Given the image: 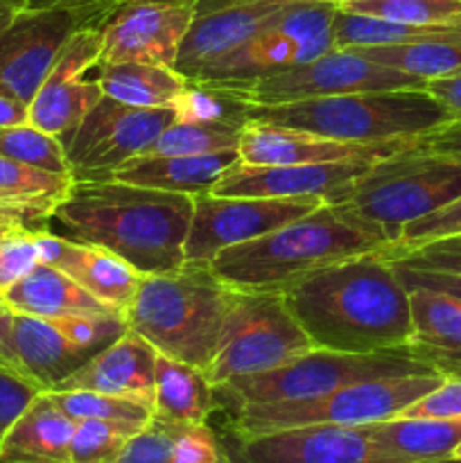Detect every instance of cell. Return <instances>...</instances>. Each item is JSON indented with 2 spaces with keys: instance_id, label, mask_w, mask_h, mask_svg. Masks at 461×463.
I'll return each instance as SVG.
<instances>
[{
  "instance_id": "1",
  "label": "cell",
  "mask_w": 461,
  "mask_h": 463,
  "mask_svg": "<svg viewBox=\"0 0 461 463\" xmlns=\"http://www.w3.org/2000/svg\"><path fill=\"white\" fill-rule=\"evenodd\" d=\"M280 294L315 348L373 355L411 337L409 289L380 251L312 271Z\"/></svg>"
},
{
  "instance_id": "2",
  "label": "cell",
  "mask_w": 461,
  "mask_h": 463,
  "mask_svg": "<svg viewBox=\"0 0 461 463\" xmlns=\"http://www.w3.org/2000/svg\"><path fill=\"white\" fill-rule=\"evenodd\" d=\"M194 199L116 179L72 181L50 220L63 238L108 249L140 276L167 274L185 262Z\"/></svg>"
},
{
  "instance_id": "3",
  "label": "cell",
  "mask_w": 461,
  "mask_h": 463,
  "mask_svg": "<svg viewBox=\"0 0 461 463\" xmlns=\"http://www.w3.org/2000/svg\"><path fill=\"white\" fill-rule=\"evenodd\" d=\"M391 244V235L353 203L325 202L262 238L224 249L211 267L233 289L283 292L312 271L387 251Z\"/></svg>"
},
{
  "instance_id": "4",
  "label": "cell",
  "mask_w": 461,
  "mask_h": 463,
  "mask_svg": "<svg viewBox=\"0 0 461 463\" xmlns=\"http://www.w3.org/2000/svg\"><path fill=\"white\" fill-rule=\"evenodd\" d=\"M230 288L206 262H183L167 274L140 276L125 307L129 330L156 353L206 371L215 355Z\"/></svg>"
},
{
  "instance_id": "5",
  "label": "cell",
  "mask_w": 461,
  "mask_h": 463,
  "mask_svg": "<svg viewBox=\"0 0 461 463\" xmlns=\"http://www.w3.org/2000/svg\"><path fill=\"white\" fill-rule=\"evenodd\" d=\"M249 120L312 131L334 140L382 143L419 138L450 122L452 116L425 89H398L251 107Z\"/></svg>"
},
{
  "instance_id": "6",
  "label": "cell",
  "mask_w": 461,
  "mask_h": 463,
  "mask_svg": "<svg viewBox=\"0 0 461 463\" xmlns=\"http://www.w3.org/2000/svg\"><path fill=\"white\" fill-rule=\"evenodd\" d=\"M446 375H391V378L364 380L307 401L265 402V405L235 407V439L258 437L301 425H373L396 419L419 398L437 389Z\"/></svg>"
},
{
  "instance_id": "7",
  "label": "cell",
  "mask_w": 461,
  "mask_h": 463,
  "mask_svg": "<svg viewBox=\"0 0 461 463\" xmlns=\"http://www.w3.org/2000/svg\"><path fill=\"white\" fill-rule=\"evenodd\" d=\"M312 348L315 344L294 319L283 294L230 288L229 310L206 375L212 387H220L280 369Z\"/></svg>"
},
{
  "instance_id": "8",
  "label": "cell",
  "mask_w": 461,
  "mask_h": 463,
  "mask_svg": "<svg viewBox=\"0 0 461 463\" xmlns=\"http://www.w3.org/2000/svg\"><path fill=\"white\" fill-rule=\"evenodd\" d=\"M419 373H437V371L416 360L407 348L373 353V355H351V353L312 348L280 369L251 378L230 380L215 387V392L235 410L242 405L307 401L364 380Z\"/></svg>"
},
{
  "instance_id": "9",
  "label": "cell",
  "mask_w": 461,
  "mask_h": 463,
  "mask_svg": "<svg viewBox=\"0 0 461 463\" xmlns=\"http://www.w3.org/2000/svg\"><path fill=\"white\" fill-rule=\"evenodd\" d=\"M456 197H461V161L407 149L375 161L351 185L343 202L382 226L396 242L409 222Z\"/></svg>"
},
{
  "instance_id": "10",
  "label": "cell",
  "mask_w": 461,
  "mask_h": 463,
  "mask_svg": "<svg viewBox=\"0 0 461 463\" xmlns=\"http://www.w3.org/2000/svg\"><path fill=\"white\" fill-rule=\"evenodd\" d=\"M217 86L233 89L249 107H276V104L306 102V99L334 98V95L366 93V90L425 89V81L405 75L396 68L371 61L351 50L333 48L303 66L262 77L251 84Z\"/></svg>"
},
{
  "instance_id": "11",
  "label": "cell",
  "mask_w": 461,
  "mask_h": 463,
  "mask_svg": "<svg viewBox=\"0 0 461 463\" xmlns=\"http://www.w3.org/2000/svg\"><path fill=\"white\" fill-rule=\"evenodd\" d=\"M174 120L176 109H136L104 95L59 138L72 181L111 179L116 167L140 156Z\"/></svg>"
},
{
  "instance_id": "12",
  "label": "cell",
  "mask_w": 461,
  "mask_h": 463,
  "mask_svg": "<svg viewBox=\"0 0 461 463\" xmlns=\"http://www.w3.org/2000/svg\"><path fill=\"white\" fill-rule=\"evenodd\" d=\"M325 203L321 197H194L185 262H206L229 247L262 238Z\"/></svg>"
},
{
  "instance_id": "13",
  "label": "cell",
  "mask_w": 461,
  "mask_h": 463,
  "mask_svg": "<svg viewBox=\"0 0 461 463\" xmlns=\"http://www.w3.org/2000/svg\"><path fill=\"white\" fill-rule=\"evenodd\" d=\"M199 0H120L98 23L104 63L174 68Z\"/></svg>"
},
{
  "instance_id": "14",
  "label": "cell",
  "mask_w": 461,
  "mask_h": 463,
  "mask_svg": "<svg viewBox=\"0 0 461 463\" xmlns=\"http://www.w3.org/2000/svg\"><path fill=\"white\" fill-rule=\"evenodd\" d=\"M99 14L71 9H25L0 34V93L30 104L63 43Z\"/></svg>"
},
{
  "instance_id": "15",
  "label": "cell",
  "mask_w": 461,
  "mask_h": 463,
  "mask_svg": "<svg viewBox=\"0 0 461 463\" xmlns=\"http://www.w3.org/2000/svg\"><path fill=\"white\" fill-rule=\"evenodd\" d=\"M99 52L98 23L72 32L30 102L32 125L61 138L104 98L90 72L99 61Z\"/></svg>"
},
{
  "instance_id": "16",
  "label": "cell",
  "mask_w": 461,
  "mask_h": 463,
  "mask_svg": "<svg viewBox=\"0 0 461 463\" xmlns=\"http://www.w3.org/2000/svg\"><path fill=\"white\" fill-rule=\"evenodd\" d=\"M416 138L351 143L312 131L249 120L240 138V161L249 165H319L339 161H380L414 147Z\"/></svg>"
},
{
  "instance_id": "17",
  "label": "cell",
  "mask_w": 461,
  "mask_h": 463,
  "mask_svg": "<svg viewBox=\"0 0 461 463\" xmlns=\"http://www.w3.org/2000/svg\"><path fill=\"white\" fill-rule=\"evenodd\" d=\"M235 441L233 463H384L366 425H301Z\"/></svg>"
},
{
  "instance_id": "18",
  "label": "cell",
  "mask_w": 461,
  "mask_h": 463,
  "mask_svg": "<svg viewBox=\"0 0 461 463\" xmlns=\"http://www.w3.org/2000/svg\"><path fill=\"white\" fill-rule=\"evenodd\" d=\"M375 161H339L319 165H249L238 161L212 194L220 197H321L330 203L346 199L351 185Z\"/></svg>"
},
{
  "instance_id": "19",
  "label": "cell",
  "mask_w": 461,
  "mask_h": 463,
  "mask_svg": "<svg viewBox=\"0 0 461 463\" xmlns=\"http://www.w3.org/2000/svg\"><path fill=\"white\" fill-rule=\"evenodd\" d=\"M283 5V0H240L197 12L179 50L174 71L188 81L202 77L220 59L253 39Z\"/></svg>"
},
{
  "instance_id": "20",
  "label": "cell",
  "mask_w": 461,
  "mask_h": 463,
  "mask_svg": "<svg viewBox=\"0 0 461 463\" xmlns=\"http://www.w3.org/2000/svg\"><path fill=\"white\" fill-rule=\"evenodd\" d=\"M36 249L41 265L63 271L80 288L118 312H125L138 289V271L108 249L77 242L45 229H36Z\"/></svg>"
},
{
  "instance_id": "21",
  "label": "cell",
  "mask_w": 461,
  "mask_h": 463,
  "mask_svg": "<svg viewBox=\"0 0 461 463\" xmlns=\"http://www.w3.org/2000/svg\"><path fill=\"white\" fill-rule=\"evenodd\" d=\"M156 348L134 330L95 353L84 366L68 375L52 392H98L136 398L154 405Z\"/></svg>"
},
{
  "instance_id": "22",
  "label": "cell",
  "mask_w": 461,
  "mask_h": 463,
  "mask_svg": "<svg viewBox=\"0 0 461 463\" xmlns=\"http://www.w3.org/2000/svg\"><path fill=\"white\" fill-rule=\"evenodd\" d=\"M333 50V36L315 41H296L265 23L253 39L240 45L224 59L208 68L193 81L206 84H251L276 72L292 71Z\"/></svg>"
},
{
  "instance_id": "23",
  "label": "cell",
  "mask_w": 461,
  "mask_h": 463,
  "mask_svg": "<svg viewBox=\"0 0 461 463\" xmlns=\"http://www.w3.org/2000/svg\"><path fill=\"white\" fill-rule=\"evenodd\" d=\"M12 344L18 366L41 392L57 389L68 375L93 357L81 348L54 319L16 315L12 319Z\"/></svg>"
},
{
  "instance_id": "24",
  "label": "cell",
  "mask_w": 461,
  "mask_h": 463,
  "mask_svg": "<svg viewBox=\"0 0 461 463\" xmlns=\"http://www.w3.org/2000/svg\"><path fill=\"white\" fill-rule=\"evenodd\" d=\"M411 337L407 351L441 375H461V298L409 288Z\"/></svg>"
},
{
  "instance_id": "25",
  "label": "cell",
  "mask_w": 461,
  "mask_h": 463,
  "mask_svg": "<svg viewBox=\"0 0 461 463\" xmlns=\"http://www.w3.org/2000/svg\"><path fill=\"white\" fill-rule=\"evenodd\" d=\"M77 420L54 402L50 392L32 398L0 441L7 463H71V441Z\"/></svg>"
},
{
  "instance_id": "26",
  "label": "cell",
  "mask_w": 461,
  "mask_h": 463,
  "mask_svg": "<svg viewBox=\"0 0 461 463\" xmlns=\"http://www.w3.org/2000/svg\"><path fill=\"white\" fill-rule=\"evenodd\" d=\"M238 161L240 154L235 149L202 156H136L116 167L111 179L140 188L188 194L194 199L212 193L221 176Z\"/></svg>"
},
{
  "instance_id": "27",
  "label": "cell",
  "mask_w": 461,
  "mask_h": 463,
  "mask_svg": "<svg viewBox=\"0 0 461 463\" xmlns=\"http://www.w3.org/2000/svg\"><path fill=\"white\" fill-rule=\"evenodd\" d=\"M5 306L16 315L61 319V317L116 315L111 306L95 298L71 276L50 265H39L25 279L3 292Z\"/></svg>"
},
{
  "instance_id": "28",
  "label": "cell",
  "mask_w": 461,
  "mask_h": 463,
  "mask_svg": "<svg viewBox=\"0 0 461 463\" xmlns=\"http://www.w3.org/2000/svg\"><path fill=\"white\" fill-rule=\"evenodd\" d=\"M384 463H443L461 441V419H389L366 425Z\"/></svg>"
},
{
  "instance_id": "29",
  "label": "cell",
  "mask_w": 461,
  "mask_h": 463,
  "mask_svg": "<svg viewBox=\"0 0 461 463\" xmlns=\"http://www.w3.org/2000/svg\"><path fill=\"white\" fill-rule=\"evenodd\" d=\"M215 407V387L206 371L172 357L156 355L154 419L170 425L206 423Z\"/></svg>"
},
{
  "instance_id": "30",
  "label": "cell",
  "mask_w": 461,
  "mask_h": 463,
  "mask_svg": "<svg viewBox=\"0 0 461 463\" xmlns=\"http://www.w3.org/2000/svg\"><path fill=\"white\" fill-rule=\"evenodd\" d=\"M90 72L107 98L136 109H174L188 89V80L165 66L98 61Z\"/></svg>"
},
{
  "instance_id": "31",
  "label": "cell",
  "mask_w": 461,
  "mask_h": 463,
  "mask_svg": "<svg viewBox=\"0 0 461 463\" xmlns=\"http://www.w3.org/2000/svg\"><path fill=\"white\" fill-rule=\"evenodd\" d=\"M461 27H414L402 23L384 21V18L362 16V14L343 12L337 7L333 21V48L360 50L384 48V45L416 43L428 39H446L459 34Z\"/></svg>"
},
{
  "instance_id": "32",
  "label": "cell",
  "mask_w": 461,
  "mask_h": 463,
  "mask_svg": "<svg viewBox=\"0 0 461 463\" xmlns=\"http://www.w3.org/2000/svg\"><path fill=\"white\" fill-rule=\"evenodd\" d=\"M244 125L238 122L174 120L140 156H202L215 152H238Z\"/></svg>"
},
{
  "instance_id": "33",
  "label": "cell",
  "mask_w": 461,
  "mask_h": 463,
  "mask_svg": "<svg viewBox=\"0 0 461 463\" xmlns=\"http://www.w3.org/2000/svg\"><path fill=\"white\" fill-rule=\"evenodd\" d=\"M339 9L414 27H461V0H353Z\"/></svg>"
},
{
  "instance_id": "34",
  "label": "cell",
  "mask_w": 461,
  "mask_h": 463,
  "mask_svg": "<svg viewBox=\"0 0 461 463\" xmlns=\"http://www.w3.org/2000/svg\"><path fill=\"white\" fill-rule=\"evenodd\" d=\"M50 396L72 420H113L145 428L154 416L152 405L136 398L98 392H50Z\"/></svg>"
},
{
  "instance_id": "35",
  "label": "cell",
  "mask_w": 461,
  "mask_h": 463,
  "mask_svg": "<svg viewBox=\"0 0 461 463\" xmlns=\"http://www.w3.org/2000/svg\"><path fill=\"white\" fill-rule=\"evenodd\" d=\"M0 156L14 158L36 170L71 175V163H68L61 140L32 122L0 129Z\"/></svg>"
},
{
  "instance_id": "36",
  "label": "cell",
  "mask_w": 461,
  "mask_h": 463,
  "mask_svg": "<svg viewBox=\"0 0 461 463\" xmlns=\"http://www.w3.org/2000/svg\"><path fill=\"white\" fill-rule=\"evenodd\" d=\"M72 185L71 175H54V172L36 170V167L18 163L14 158L0 156V193L9 194L21 202L41 203V206L57 208Z\"/></svg>"
},
{
  "instance_id": "37",
  "label": "cell",
  "mask_w": 461,
  "mask_h": 463,
  "mask_svg": "<svg viewBox=\"0 0 461 463\" xmlns=\"http://www.w3.org/2000/svg\"><path fill=\"white\" fill-rule=\"evenodd\" d=\"M143 428L113 420H77L71 463H116L129 439Z\"/></svg>"
},
{
  "instance_id": "38",
  "label": "cell",
  "mask_w": 461,
  "mask_h": 463,
  "mask_svg": "<svg viewBox=\"0 0 461 463\" xmlns=\"http://www.w3.org/2000/svg\"><path fill=\"white\" fill-rule=\"evenodd\" d=\"M447 238H461V197H456L455 202L438 208V211L429 213V215L420 217V220L409 222L400 231L396 242L387 251L380 253L382 256H393V253L411 251V249L425 247V244H432Z\"/></svg>"
},
{
  "instance_id": "39",
  "label": "cell",
  "mask_w": 461,
  "mask_h": 463,
  "mask_svg": "<svg viewBox=\"0 0 461 463\" xmlns=\"http://www.w3.org/2000/svg\"><path fill=\"white\" fill-rule=\"evenodd\" d=\"M41 265L36 249V229L9 226L0 235V292L25 279Z\"/></svg>"
},
{
  "instance_id": "40",
  "label": "cell",
  "mask_w": 461,
  "mask_h": 463,
  "mask_svg": "<svg viewBox=\"0 0 461 463\" xmlns=\"http://www.w3.org/2000/svg\"><path fill=\"white\" fill-rule=\"evenodd\" d=\"M179 425L154 419L129 439L116 463H170Z\"/></svg>"
},
{
  "instance_id": "41",
  "label": "cell",
  "mask_w": 461,
  "mask_h": 463,
  "mask_svg": "<svg viewBox=\"0 0 461 463\" xmlns=\"http://www.w3.org/2000/svg\"><path fill=\"white\" fill-rule=\"evenodd\" d=\"M170 463H233L206 423L179 425Z\"/></svg>"
},
{
  "instance_id": "42",
  "label": "cell",
  "mask_w": 461,
  "mask_h": 463,
  "mask_svg": "<svg viewBox=\"0 0 461 463\" xmlns=\"http://www.w3.org/2000/svg\"><path fill=\"white\" fill-rule=\"evenodd\" d=\"M396 419H461V375H446L437 389L419 398Z\"/></svg>"
},
{
  "instance_id": "43",
  "label": "cell",
  "mask_w": 461,
  "mask_h": 463,
  "mask_svg": "<svg viewBox=\"0 0 461 463\" xmlns=\"http://www.w3.org/2000/svg\"><path fill=\"white\" fill-rule=\"evenodd\" d=\"M389 262L407 267H420V269H441L461 274V238L438 240V242L425 244V247L411 249V251L382 256Z\"/></svg>"
},
{
  "instance_id": "44",
  "label": "cell",
  "mask_w": 461,
  "mask_h": 463,
  "mask_svg": "<svg viewBox=\"0 0 461 463\" xmlns=\"http://www.w3.org/2000/svg\"><path fill=\"white\" fill-rule=\"evenodd\" d=\"M36 393H41V389L34 383L14 371L0 369V441Z\"/></svg>"
},
{
  "instance_id": "45",
  "label": "cell",
  "mask_w": 461,
  "mask_h": 463,
  "mask_svg": "<svg viewBox=\"0 0 461 463\" xmlns=\"http://www.w3.org/2000/svg\"><path fill=\"white\" fill-rule=\"evenodd\" d=\"M414 152L461 161V120H450L414 140Z\"/></svg>"
},
{
  "instance_id": "46",
  "label": "cell",
  "mask_w": 461,
  "mask_h": 463,
  "mask_svg": "<svg viewBox=\"0 0 461 463\" xmlns=\"http://www.w3.org/2000/svg\"><path fill=\"white\" fill-rule=\"evenodd\" d=\"M398 276L405 283V288H428V289H438V292L452 294V297L461 298V274L455 271H441V269H420V267H407V265H396Z\"/></svg>"
},
{
  "instance_id": "47",
  "label": "cell",
  "mask_w": 461,
  "mask_h": 463,
  "mask_svg": "<svg viewBox=\"0 0 461 463\" xmlns=\"http://www.w3.org/2000/svg\"><path fill=\"white\" fill-rule=\"evenodd\" d=\"M52 208L41 206V203L21 202L9 194L0 193V224L27 226V229H41V224L50 222Z\"/></svg>"
},
{
  "instance_id": "48",
  "label": "cell",
  "mask_w": 461,
  "mask_h": 463,
  "mask_svg": "<svg viewBox=\"0 0 461 463\" xmlns=\"http://www.w3.org/2000/svg\"><path fill=\"white\" fill-rule=\"evenodd\" d=\"M425 90L432 93L434 98L450 111L452 120H461V72L459 75L428 81V84H425Z\"/></svg>"
},
{
  "instance_id": "49",
  "label": "cell",
  "mask_w": 461,
  "mask_h": 463,
  "mask_svg": "<svg viewBox=\"0 0 461 463\" xmlns=\"http://www.w3.org/2000/svg\"><path fill=\"white\" fill-rule=\"evenodd\" d=\"M27 9H71V12L104 14L116 7L120 0H21Z\"/></svg>"
},
{
  "instance_id": "50",
  "label": "cell",
  "mask_w": 461,
  "mask_h": 463,
  "mask_svg": "<svg viewBox=\"0 0 461 463\" xmlns=\"http://www.w3.org/2000/svg\"><path fill=\"white\" fill-rule=\"evenodd\" d=\"M12 319L14 312L9 310L5 303H0V369L14 371V373L23 375L21 366H18L16 353H14L12 344ZM25 378V375H23Z\"/></svg>"
},
{
  "instance_id": "51",
  "label": "cell",
  "mask_w": 461,
  "mask_h": 463,
  "mask_svg": "<svg viewBox=\"0 0 461 463\" xmlns=\"http://www.w3.org/2000/svg\"><path fill=\"white\" fill-rule=\"evenodd\" d=\"M30 122V104L0 93V129Z\"/></svg>"
},
{
  "instance_id": "52",
  "label": "cell",
  "mask_w": 461,
  "mask_h": 463,
  "mask_svg": "<svg viewBox=\"0 0 461 463\" xmlns=\"http://www.w3.org/2000/svg\"><path fill=\"white\" fill-rule=\"evenodd\" d=\"M25 5L21 0H0V34L16 21L21 12H25Z\"/></svg>"
},
{
  "instance_id": "53",
  "label": "cell",
  "mask_w": 461,
  "mask_h": 463,
  "mask_svg": "<svg viewBox=\"0 0 461 463\" xmlns=\"http://www.w3.org/2000/svg\"><path fill=\"white\" fill-rule=\"evenodd\" d=\"M224 3H240V0H199V12H202V9L217 7V5H224ZM283 3H330L339 7V5L353 3V0H283Z\"/></svg>"
},
{
  "instance_id": "54",
  "label": "cell",
  "mask_w": 461,
  "mask_h": 463,
  "mask_svg": "<svg viewBox=\"0 0 461 463\" xmlns=\"http://www.w3.org/2000/svg\"><path fill=\"white\" fill-rule=\"evenodd\" d=\"M452 461H459L461 463V441H459V446L455 448V452H452Z\"/></svg>"
},
{
  "instance_id": "55",
  "label": "cell",
  "mask_w": 461,
  "mask_h": 463,
  "mask_svg": "<svg viewBox=\"0 0 461 463\" xmlns=\"http://www.w3.org/2000/svg\"><path fill=\"white\" fill-rule=\"evenodd\" d=\"M9 226H12V224H0V235H3V233H5V231H7V229H9Z\"/></svg>"
},
{
  "instance_id": "56",
  "label": "cell",
  "mask_w": 461,
  "mask_h": 463,
  "mask_svg": "<svg viewBox=\"0 0 461 463\" xmlns=\"http://www.w3.org/2000/svg\"><path fill=\"white\" fill-rule=\"evenodd\" d=\"M0 303H5V298H3V292H0Z\"/></svg>"
},
{
  "instance_id": "57",
  "label": "cell",
  "mask_w": 461,
  "mask_h": 463,
  "mask_svg": "<svg viewBox=\"0 0 461 463\" xmlns=\"http://www.w3.org/2000/svg\"><path fill=\"white\" fill-rule=\"evenodd\" d=\"M443 463H459V461H443Z\"/></svg>"
},
{
  "instance_id": "58",
  "label": "cell",
  "mask_w": 461,
  "mask_h": 463,
  "mask_svg": "<svg viewBox=\"0 0 461 463\" xmlns=\"http://www.w3.org/2000/svg\"><path fill=\"white\" fill-rule=\"evenodd\" d=\"M0 463H7V461H3V459H0Z\"/></svg>"
}]
</instances>
